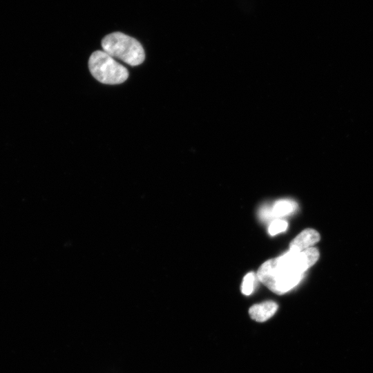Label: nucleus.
<instances>
[{"instance_id":"nucleus-1","label":"nucleus","mask_w":373,"mask_h":373,"mask_svg":"<svg viewBox=\"0 0 373 373\" xmlns=\"http://www.w3.org/2000/svg\"><path fill=\"white\" fill-rule=\"evenodd\" d=\"M319 253L310 247L302 251L289 249L283 255L267 260L258 268V279L276 294L294 287L303 273L318 259Z\"/></svg>"},{"instance_id":"nucleus-2","label":"nucleus","mask_w":373,"mask_h":373,"mask_svg":"<svg viewBox=\"0 0 373 373\" xmlns=\"http://www.w3.org/2000/svg\"><path fill=\"white\" fill-rule=\"evenodd\" d=\"M102 49L113 58L131 66L141 64L145 58L144 48L135 38L122 32L111 33L102 39Z\"/></svg>"},{"instance_id":"nucleus-3","label":"nucleus","mask_w":373,"mask_h":373,"mask_svg":"<svg viewBox=\"0 0 373 373\" xmlns=\"http://www.w3.org/2000/svg\"><path fill=\"white\" fill-rule=\"evenodd\" d=\"M91 75L105 84H119L128 77V70L104 50L93 52L88 60Z\"/></svg>"},{"instance_id":"nucleus-4","label":"nucleus","mask_w":373,"mask_h":373,"mask_svg":"<svg viewBox=\"0 0 373 373\" xmlns=\"http://www.w3.org/2000/svg\"><path fill=\"white\" fill-rule=\"evenodd\" d=\"M296 204L290 200H280L276 201L273 206L263 207L261 209L260 215L264 219H271L287 216L295 211Z\"/></svg>"},{"instance_id":"nucleus-5","label":"nucleus","mask_w":373,"mask_h":373,"mask_svg":"<svg viewBox=\"0 0 373 373\" xmlns=\"http://www.w3.org/2000/svg\"><path fill=\"white\" fill-rule=\"evenodd\" d=\"M319 233L314 229H307L300 233L289 244V249L302 251L318 242Z\"/></svg>"},{"instance_id":"nucleus-6","label":"nucleus","mask_w":373,"mask_h":373,"mask_svg":"<svg viewBox=\"0 0 373 373\" xmlns=\"http://www.w3.org/2000/svg\"><path fill=\"white\" fill-rule=\"evenodd\" d=\"M278 305L274 301H265L252 305L249 309L250 317L258 322H265L277 311Z\"/></svg>"},{"instance_id":"nucleus-7","label":"nucleus","mask_w":373,"mask_h":373,"mask_svg":"<svg viewBox=\"0 0 373 373\" xmlns=\"http://www.w3.org/2000/svg\"><path fill=\"white\" fill-rule=\"evenodd\" d=\"M256 281V274L254 272H249L243 278L241 291L246 296L250 295L254 288Z\"/></svg>"},{"instance_id":"nucleus-8","label":"nucleus","mask_w":373,"mask_h":373,"mask_svg":"<svg viewBox=\"0 0 373 373\" xmlns=\"http://www.w3.org/2000/svg\"><path fill=\"white\" fill-rule=\"evenodd\" d=\"M287 227V222L280 219H274L269 226V233L271 236H274L278 233L285 231Z\"/></svg>"}]
</instances>
